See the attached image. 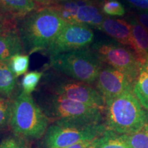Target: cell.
Returning a JSON list of instances; mask_svg holds the SVG:
<instances>
[{"label":"cell","instance_id":"6da1fadb","mask_svg":"<svg viewBox=\"0 0 148 148\" xmlns=\"http://www.w3.org/2000/svg\"><path fill=\"white\" fill-rule=\"evenodd\" d=\"M66 23L49 8L29 12L17 24L25 53L43 52Z\"/></svg>","mask_w":148,"mask_h":148},{"label":"cell","instance_id":"7a4b0ae2","mask_svg":"<svg viewBox=\"0 0 148 148\" xmlns=\"http://www.w3.org/2000/svg\"><path fill=\"white\" fill-rule=\"evenodd\" d=\"M105 101L107 129L119 134H130L148 124V113L133 90Z\"/></svg>","mask_w":148,"mask_h":148},{"label":"cell","instance_id":"3957f363","mask_svg":"<svg viewBox=\"0 0 148 148\" xmlns=\"http://www.w3.org/2000/svg\"><path fill=\"white\" fill-rule=\"evenodd\" d=\"M49 120L31 94L22 90L12 99L9 125L18 137L41 138L49 127Z\"/></svg>","mask_w":148,"mask_h":148},{"label":"cell","instance_id":"277c9868","mask_svg":"<svg viewBox=\"0 0 148 148\" xmlns=\"http://www.w3.org/2000/svg\"><path fill=\"white\" fill-rule=\"evenodd\" d=\"M38 105L49 119L55 121L87 125L101 123L102 110L100 109L51 92L40 96Z\"/></svg>","mask_w":148,"mask_h":148},{"label":"cell","instance_id":"5b68a950","mask_svg":"<svg viewBox=\"0 0 148 148\" xmlns=\"http://www.w3.org/2000/svg\"><path fill=\"white\" fill-rule=\"evenodd\" d=\"M54 71L88 84L96 82L102 62L89 48L62 53L49 58Z\"/></svg>","mask_w":148,"mask_h":148},{"label":"cell","instance_id":"8992f818","mask_svg":"<svg viewBox=\"0 0 148 148\" xmlns=\"http://www.w3.org/2000/svg\"><path fill=\"white\" fill-rule=\"evenodd\" d=\"M42 85L49 92L84 103L100 110H105L106 101L98 90L90 84L80 82L54 70L44 73Z\"/></svg>","mask_w":148,"mask_h":148},{"label":"cell","instance_id":"52a82bcc","mask_svg":"<svg viewBox=\"0 0 148 148\" xmlns=\"http://www.w3.org/2000/svg\"><path fill=\"white\" fill-rule=\"evenodd\" d=\"M106 125H81L56 121L48 127L44 135L46 148H62L98 138L106 130Z\"/></svg>","mask_w":148,"mask_h":148},{"label":"cell","instance_id":"ba28073f","mask_svg":"<svg viewBox=\"0 0 148 148\" xmlns=\"http://www.w3.org/2000/svg\"><path fill=\"white\" fill-rule=\"evenodd\" d=\"M91 49L102 63L123 72L135 82L141 65L134 51L119 42L103 40L94 43Z\"/></svg>","mask_w":148,"mask_h":148},{"label":"cell","instance_id":"9c48e42d","mask_svg":"<svg viewBox=\"0 0 148 148\" xmlns=\"http://www.w3.org/2000/svg\"><path fill=\"white\" fill-rule=\"evenodd\" d=\"M49 8L66 23L98 29L105 17L94 0H61Z\"/></svg>","mask_w":148,"mask_h":148},{"label":"cell","instance_id":"30bf717a","mask_svg":"<svg viewBox=\"0 0 148 148\" xmlns=\"http://www.w3.org/2000/svg\"><path fill=\"white\" fill-rule=\"evenodd\" d=\"M94 38L91 27L67 23L42 53L51 58L60 53L85 49L91 45Z\"/></svg>","mask_w":148,"mask_h":148},{"label":"cell","instance_id":"8fae6325","mask_svg":"<svg viewBox=\"0 0 148 148\" xmlns=\"http://www.w3.org/2000/svg\"><path fill=\"white\" fill-rule=\"evenodd\" d=\"M95 82L105 101L133 90L134 84L124 73L109 65L102 66Z\"/></svg>","mask_w":148,"mask_h":148},{"label":"cell","instance_id":"7c38bea8","mask_svg":"<svg viewBox=\"0 0 148 148\" xmlns=\"http://www.w3.org/2000/svg\"><path fill=\"white\" fill-rule=\"evenodd\" d=\"M36 10L32 0H0V25L15 28L20 20Z\"/></svg>","mask_w":148,"mask_h":148},{"label":"cell","instance_id":"4fadbf2b","mask_svg":"<svg viewBox=\"0 0 148 148\" xmlns=\"http://www.w3.org/2000/svg\"><path fill=\"white\" fill-rule=\"evenodd\" d=\"M99 30L113 38L123 45L134 48L132 36V27L130 22L120 18L104 17Z\"/></svg>","mask_w":148,"mask_h":148},{"label":"cell","instance_id":"5bb4252c","mask_svg":"<svg viewBox=\"0 0 148 148\" xmlns=\"http://www.w3.org/2000/svg\"><path fill=\"white\" fill-rule=\"evenodd\" d=\"M25 53L17 27L0 32V61H8L18 53Z\"/></svg>","mask_w":148,"mask_h":148},{"label":"cell","instance_id":"9a60e30c","mask_svg":"<svg viewBox=\"0 0 148 148\" xmlns=\"http://www.w3.org/2000/svg\"><path fill=\"white\" fill-rule=\"evenodd\" d=\"M132 27L134 52L141 66L148 60V31L135 20L130 21Z\"/></svg>","mask_w":148,"mask_h":148},{"label":"cell","instance_id":"2e32d148","mask_svg":"<svg viewBox=\"0 0 148 148\" xmlns=\"http://www.w3.org/2000/svg\"><path fill=\"white\" fill-rule=\"evenodd\" d=\"M18 77L8 61H0V97L10 99L17 86Z\"/></svg>","mask_w":148,"mask_h":148},{"label":"cell","instance_id":"e0dca14e","mask_svg":"<svg viewBox=\"0 0 148 148\" xmlns=\"http://www.w3.org/2000/svg\"><path fill=\"white\" fill-rule=\"evenodd\" d=\"M95 148H129L121 134L106 129L98 138Z\"/></svg>","mask_w":148,"mask_h":148},{"label":"cell","instance_id":"ac0fdd59","mask_svg":"<svg viewBox=\"0 0 148 148\" xmlns=\"http://www.w3.org/2000/svg\"><path fill=\"white\" fill-rule=\"evenodd\" d=\"M133 92L142 106L148 110V73L143 69L135 81Z\"/></svg>","mask_w":148,"mask_h":148},{"label":"cell","instance_id":"d6986e66","mask_svg":"<svg viewBox=\"0 0 148 148\" xmlns=\"http://www.w3.org/2000/svg\"><path fill=\"white\" fill-rule=\"evenodd\" d=\"M129 148H148V124L130 134H123Z\"/></svg>","mask_w":148,"mask_h":148},{"label":"cell","instance_id":"ffe728a7","mask_svg":"<svg viewBox=\"0 0 148 148\" xmlns=\"http://www.w3.org/2000/svg\"><path fill=\"white\" fill-rule=\"evenodd\" d=\"M11 69L16 77H19L26 73L28 69L29 58L27 53H18L14 55L10 60Z\"/></svg>","mask_w":148,"mask_h":148},{"label":"cell","instance_id":"44dd1931","mask_svg":"<svg viewBox=\"0 0 148 148\" xmlns=\"http://www.w3.org/2000/svg\"><path fill=\"white\" fill-rule=\"evenodd\" d=\"M43 74L44 72L38 71H33L25 73L21 81L22 90L26 93H32L36 89Z\"/></svg>","mask_w":148,"mask_h":148},{"label":"cell","instance_id":"7402d4cb","mask_svg":"<svg viewBox=\"0 0 148 148\" xmlns=\"http://www.w3.org/2000/svg\"><path fill=\"white\" fill-rule=\"evenodd\" d=\"M12 99L0 97V131L10 125Z\"/></svg>","mask_w":148,"mask_h":148},{"label":"cell","instance_id":"603a6c76","mask_svg":"<svg viewBox=\"0 0 148 148\" xmlns=\"http://www.w3.org/2000/svg\"><path fill=\"white\" fill-rule=\"evenodd\" d=\"M101 12L110 16H122L125 13L123 5L117 0H106L101 5Z\"/></svg>","mask_w":148,"mask_h":148},{"label":"cell","instance_id":"cb8c5ba5","mask_svg":"<svg viewBox=\"0 0 148 148\" xmlns=\"http://www.w3.org/2000/svg\"><path fill=\"white\" fill-rule=\"evenodd\" d=\"M0 148H28V147L22 138L8 136L0 143Z\"/></svg>","mask_w":148,"mask_h":148},{"label":"cell","instance_id":"d4e9b609","mask_svg":"<svg viewBox=\"0 0 148 148\" xmlns=\"http://www.w3.org/2000/svg\"><path fill=\"white\" fill-rule=\"evenodd\" d=\"M36 9L49 8L61 0H32Z\"/></svg>","mask_w":148,"mask_h":148},{"label":"cell","instance_id":"484cf974","mask_svg":"<svg viewBox=\"0 0 148 148\" xmlns=\"http://www.w3.org/2000/svg\"><path fill=\"white\" fill-rule=\"evenodd\" d=\"M97 139L98 138H96V139L92 140L81 142V143L74 144V145L67 146V147H62V148H95L96 143H97Z\"/></svg>","mask_w":148,"mask_h":148},{"label":"cell","instance_id":"4316f807","mask_svg":"<svg viewBox=\"0 0 148 148\" xmlns=\"http://www.w3.org/2000/svg\"><path fill=\"white\" fill-rule=\"evenodd\" d=\"M135 21L148 31V12H142L136 14Z\"/></svg>","mask_w":148,"mask_h":148},{"label":"cell","instance_id":"83f0119b","mask_svg":"<svg viewBox=\"0 0 148 148\" xmlns=\"http://www.w3.org/2000/svg\"><path fill=\"white\" fill-rule=\"evenodd\" d=\"M127 1L136 8L148 12V0H127Z\"/></svg>","mask_w":148,"mask_h":148},{"label":"cell","instance_id":"f1b7e54d","mask_svg":"<svg viewBox=\"0 0 148 148\" xmlns=\"http://www.w3.org/2000/svg\"><path fill=\"white\" fill-rule=\"evenodd\" d=\"M141 69H144L145 71H147L148 73V60L147 61V62H146V63L144 64V65L141 66Z\"/></svg>","mask_w":148,"mask_h":148},{"label":"cell","instance_id":"f546056e","mask_svg":"<svg viewBox=\"0 0 148 148\" xmlns=\"http://www.w3.org/2000/svg\"><path fill=\"white\" fill-rule=\"evenodd\" d=\"M11 29H12V28H11ZM5 29H8V28H6V27L3 26V25H0V32H3V30H5Z\"/></svg>","mask_w":148,"mask_h":148}]
</instances>
